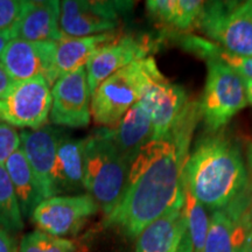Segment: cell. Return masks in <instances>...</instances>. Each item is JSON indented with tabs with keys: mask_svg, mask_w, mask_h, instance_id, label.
I'll use <instances>...</instances> for the list:
<instances>
[{
	"mask_svg": "<svg viewBox=\"0 0 252 252\" xmlns=\"http://www.w3.org/2000/svg\"><path fill=\"white\" fill-rule=\"evenodd\" d=\"M185 166L169 134L150 141L132 162L125 193L106 216V225L138 237L150 223L185 201Z\"/></svg>",
	"mask_w": 252,
	"mask_h": 252,
	"instance_id": "cell-1",
	"label": "cell"
},
{
	"mask_svg": "<svg viewBox=\"0 0 252 252\" xmlns=\"http://www.w3.org/2000/svg\"><path fill=\"white\" fill-rule=\"evenodd\" d=\"M184 180L198 202L224 209L249 185L239 145L222 131L202 137L188 156Z\"/></svg>",
	"mask_w": 252,
	"mask_h": 252,
	"instance_id": "cell-2",
	"label": "cell"
},
{
	"mask_svg": "<svg viewBox=\"0 0 252 252\" xmlns=\"http://www.w3.org/2000/svg\"><path fill=\"white\" fill-rule=\"evenodd\" d=\"M84 189L108 216L122 201L130 165L119 152L111 128L100 127L84 139Z\"/></svg>",
	"mask_w": 252,
	"mask_h": 252,
	"instance_id": "cell-3",
	"label": "cell"
},
{
	"mask_svg": "<svg viewBox=\"0 0 252 252\" xmlns=\"http://www.w3.org/2000/svg\"><path fill=\"white\" fill-rule=\"evenodd\" d=\"M152 56L135 61L106 78L91 94V117L94 124L113 128L125 113L139 102L145 88L160 74Z\"/></svg>",
	"mask_w": 252,
	"mask_h": 252,
	"instance_id": "cell-4",
	"label": "cell"
},
{
	"mask_svg": "<svg viewBox=\"0 0 252 252\" xmlns=\"http://www.w3.org/2000/svg\"><path fill=\"white\" fill-rule=\"evenodd\" d=\"M207 80L201 115L208 133L220 132L248 105L244 81L237 72L216 59H207Z\"/></svg>",
	"mask_w": 252,
	"mask_h": 252,
	"instance_id": "cell-5",
	"label": "cell"
},
{
	"mask_svg": "<svg viewBox=\"0 0 252 252\" xmlns=\"http://www.w3.org/2000/svg\"><path fill=\"white\" fill-rule=\"evenodd\" d=\"M198 30L231 54L252 56V12L247 1L206 2Z\"/></svg>",
	"mask_w": 252,
	"mask_h": 252,
	"instance_id": "cell-6",
	"label": "cell"
},
{
	"mask_svg": "<svg viewBox=\"0 0 252 252\" xmlns=\"http://www.w3.org/2000/svg\"><path fill=\"white\" fill-rule=\"evenodd\" d=\"M163 42L161 35L154 37L149 34L143 35H122L118 34L112 41L103 45L94 53L88 61L87 75L90 94L106 78L139 60L150 58Z\"/></svg>",
	"mask_w": 252,
	"mask_h": 252,
	"instance_id": "cell-7",
	"label": "cell"
},
{
	"mask_svg": "<svg viewBox=\"0 0 252 252\" xmlns=\"http://www.w3.org/2000/svg\"><path fill=\"white\" fill-rule=\"evenodd\" d=\"M130 1H60L62 36L84 37L115 32L121 15L131 8Z\"/></svg>",
	"mask_w": 252,
	"mask_h": 252,
	"instance_id": "cell-8",
	"label": "cell"
},
{
	"mask_svg": "<svg viewBox=\"0 0 252 252\" xmlns=\"http://www.w3.org/2000/svg\"><path fill=\"white\" fill-rule=\"evenodd\" d=\"M52 109V87L43 76L17 82L0 99V123L37 130L48 121Z\"/></svg>",
	"mask_w": 252,
	"mask_h": 252,
	"instance_id": "cell-9",
	"label": "cell"
},
{
	"mask_svg": "<svg viewBox=\"0 0 252 252\" xmlns=\"http://www.w3.org/2000/svg\"><path fill=\"white\" fill-rule=\"evenodd\" d=\"M98 209L89 194L54 196L40 203L31 219L40 231L63 238L78 234Z\"/></svg>",
	"mask_w": 252,
	"mask_h": 252,
	"instance_id": "cell-10",
	"label": "cell"
},
{
	"mask_svg": "<svg viewBox=\"0 0 252 252\" xmlns=\"http://www.w3.org/2000/svg\"><path fill=\"white\" fill-rule=\"evenodd\" d=\"M90 103L87 68L81 67L60 77L52 87L50 121L59 126L86 127L91 121Z\"/></svg>",
	"mask_w": 252,
	"mask_h": 252,
	"instance_id": "cell-11",
	"label": "cell"
},
{
	"mask_svg": "<svg viewBox=\"0 0 252 252\" xmlns=\"http://www.w3.org/2000/svg\"><path fill=\"white\" fill-rule=\"evenodd\" d=\"M139 102L152 121L153 140L167 137L173 124L188 103V94L160 72L145 88Z\"/></svg>",
	"mask_w": 252,
	"mask_h": 252,
	"instance_id": "cell-12",
	"label": "cell"
},
{
	"mask_svg": "<svg viewBox=\"0 0 252 252\" xmlns=\"http://www.w3.org/2000/svg\"><path fill=\"white\" fill-rule=\"evenodd\" d=\"M56 43L32 42L21 39H12L8 42L0 61L15 82L28 81L43 76L53 87L52 72L54 67Z\"/></svg>",
	"mask_w": 252,
	"mask_h": 252,
	"instance_id": "cell-13",
	"label": "cell"
},
{
	"mask_svg": "<svg viewBox=\"0 0 252 252\" xmlns=\"http://www.w3.org/2000/svg\"><path fill=\"white\" fill-rule=\"evenodd\" d=\"M63 134L61 130L48 125L37 130H24L20 133L21 150L30 162L46 200L55 196L53 171L59 143Z\"/></svg>",
	"mask_w": 252,
	"mask_h": 252,
	"instance_id": "cell-14",
	"label": "cell"
},
{
	"mask_svg": "<svg viewBox=\"0 0 252 252\" xmlns=\"http://www.w3.org/2000/svg\"><path fill=\"white\" fill-rule=\"evenodd\" d=\"M11 35L12 39L32 42H59L62 39L60 30V1H25L23 14Z\"/></svg>",
	"mask_w": 252,
	"mask_h": 252,
	"instance_id": "cell-15",
	"label": "cell"
},
{
	"mask_svg": "<svg viewBox=\"0 0 252 252\" xmlns=\"http://www.w3.org/2000/svg\"><path fill=\"white\" fill-rule=\"evenodd\" d=\"M248 212L232 207L214 212L203 252H248Z\"/></svg>",
	"mask_w": 252,
	"mask_h": 252,
	"instance_id": "cell-16",
	"label": "cell"
},
{
	"mask_svg": "<svg viewBox=\"0 0 252 252\" xmlns=\"http://www.w3.org/2000/svg\"><path fill=\"white\" fill-rule=\"evenodd\" d=\"M184 202L150 223L138 236L135 252H178L180 243L187 231Z\"/></svg>",
	"mask_w": 252,
	"mask_h": 252,
	"instance_id": "cell-17",
	"label": "cell"
},
{
	"mask_svg": "<svg viewBox=\"0 0 252 252\" xmlns=\"http://www.w3.org/2000/svg\"><path fill=\"white\" fill-rule=\"evenodd\" d=\"M206 2L198 0H150L146 9L162 33H190L198 30Z\"/></svg>",
	"mask_w": 252,
	"mask_h": 252,
	"instance_id": "cell-18",
	"label": "cell"
},
{
	"mask_svg": "<svg viewBox=\"0 0 252 252\" xmlns=\"http://www.w3.org/2000/svg\"><path fill=\"white\" fill-rule=\"evenodd\" d=\"M84 139L63 134L53 171L54 195L78 193L84 189Z\"/></svg>",
	"mask_w": 252,
	"mask_h": 252,
	"instance_id": "cell-19",
	"label": "cell"
},
{
	"mask_svg": "<svg viewBox=\"0 0 252 252\" xmlns=\"http://www.w3.org/2000/svg\"><path fill=\"white\" fill-rule=\"evenodd\" d=\"M111 130L116 146L130 167L154 135L152 121L140 102L135 103Z\"/></svg>",
	"mask_w": 252,
	"mask_h": 252,
	"instance_id": "cell-20",
	"label": "cell"
},
{
	"mask_svg": "<svg viewBox=\"0 0 252 252\" xmlns=\"http://www.w3.org/2000/svg\"><path fill=\"white\" fill-rule=\"evenodd\" d=\"M117 35L118 33L115 31L84 37L62 36V39L56 43L54 67L52 72L53 86L60 77L81 67H86L94 53Z\"/></svg>",
	"mask_w": 252,
	"mask_h": 252,
	"instance_id": "cell-21",
	"label": "cell"
},
{
	"mask_svg": "<svg viewBox=\"0 0 252 252\" xmlns=\"http://www.w3.org/2000/svg\"><path fill=\"white\" fill-rule=\"evenodd\" d=\"M5 168L13 185L23 217H32L36 207L46 198L21 147L8 158Z\"/></svg>",
	"mask_w": 252,
	"mask_h": 252,
	"instance_id": "cell-22",
	"label": "cell"
},
{
	"mask_svg": "<svg viewBox=\"0 0 252 252\" xmlns=\"http://www.w3.org/2000/svg\"><path fill=\"white\" fill-rule=\"evenodd\" d=\"M182 45L189 52H193L204 60L216 59L228 65L242 78L252 80V56H239L226 52L219 45L200 36L187 35L181 40Z\"/></svg>",
	"mask_w": 252,
	"mask_h": 252,
	"instance_id": "cell-23",
	"label": "cell"
},
{
	"mask_svg": "<svg viewBox=\"0 0 252 252\" xmlns=\"http://www.w3.org/2000/svg\"><path fill=\"white\" fill-rule=\"evenodd\" d=\"M0 229L9 235L24 229L23 214L5 166H0Z\"/></svg>",
	"mask_w": 252,
	"mask_h": 252,
	"instance_id": "cell-24",
	"label": "cell"
},
{
	"mask_svg": "<svg viewBox=\"0 0 252 252\" xmlns=\"http://www.w3.org/2000/svg\"><path fill=\"white\" fill-rule=\"evenodd\" d=\"M185 186V204L184 212L186 222H187V229L190 235L191 242H193L194 252H203L204 244L208 236V230H209L210 219L204 209V206L200 203L191 195L190 191L186 185Z\"/></svg>",
	"mask_w": 252,
	"mask_h": 252,
	"instance_id": "cell-25",
	"label": "cell"
},
{
	"mask_svg": "<svg viewBox=\"0 0 252 252\" xmlns=\"http://www.w3.org/2000/svg\"><path fill=\"white\" fill-rule=\"evenodd\" d=\"M18 252H77V245L70 239L36 230L21 238Z\"/></svg>",
	"mask_w": 252,
	"mask_h": 252,
	"instance_id": "cell-26",
	"label": "cell"
},
{
	"mask_svg": "<svg viewBox=\"0 0 252 252\" xmlns=\"http://www.w3.org/2000/svg\"><path fill=\"white\" fill-rule=\"evenodd\" d=\"M20 147V133L17 128L5 123H0V166H5L8 158Z\"/></svg>",
	"mask_w": 252,
	"mask_h": 252,
	"instance_id": "cell-27",
	"label": "cell"
},
{
	"mask_svg": "<svg viewBox=\"0 0 252 252\" xmlns=\"http://www.w3.org/2000/svg\"><path fill=\"white\" fill-rule=\"evenodd\" d=\"M25 1L0 0V32L12 33L24 11Z\"/></svg>",
	"mask_w": 252,
	"mask_h": 252,
	"instance_id": "cell-28",
	"label": "cell"
},
{
	"mask_svg": "<svg viewBox=\"0 0 252 252\" xmlns=\"http://www.w3.org/2000/svg\"><path fill=\"white\" fill-rule=\"evenodd\" d=\"M15 84H17V82L12 78L4 64L0 61V99L4 98L6 94L13 89Z\"/></svg>",
	"mask_w": 252,
	"mask_h": 252,
	"instance_id": "cell-29",
	"label": "cell"
},
{
	"mask_svg": "<svg viewBox=\"0 0 252 252\" xmlns=\"http://www.w3.org/2000/svg\"><path fill=\"white\" fill-rule=\"evenodd\" d=\"M0 252H18L13 236L1 229H0Z\"/></svg>",
	"mask_w": 252,
	"mask_h": 252,
	"instance_id": "cell-30",
	"label": "cell"
},
{
	"mask_svg": "<svg viewBox=\"0 0 252 252\" xmlns=\"http://www.w3.org/2000/svg\"><path fill=\"white\" fill-rule=\"evenodd\" d=\"M245 166H247L249 185L252 188V140L247 145V163Z\"/></svg>",
	"mask_w": 252,
	"mask_h": 252,
	"instance_id": "cell-31",
	"label": "cell"
},
{
	"mask_svg": "<svg viewBox=\"0 0 252 252\" xmlns=\"http://www.w3.org/2000/svg\"><path fill=\"white\" fill-rule=\"evenodd\" d=\"M248 226V252H252V206L247 214Z\"/></svg>",
	"mask_w": 252,
	"mask_h": 252,
	"instance_id": "cell-32",
	"label": "cell"
},
{
	"mask_svg": "<svg viewBox=\"0 0 252 252\" xmlns=\"http://www.w3.org/2000/svg\"><path fill=\"white\" fill-rule=\"evenodd\" d=\"M12 40V35L11 33L8 32H0V58H1L2 53L6 47H7L8 42Z\"/></svg>",
	"mask_w": 252,
	"mask_h": 252,
	"instance_id": "cell-33",
	"label": "cell"
},
{
	"mask_svg": "<svg viewBox=\"0 0 252 252\" xmlns=\"http://www.w3.org/2000/svg\"><path fill=\"white\" fill-rule=\"evenodd\" d=\"M244 86H245V94H247L248 103L252 105V80H248V78H243Z\"/></svg>",
	"mask_w": 252,
	"mask_h": 252,
	"instance_id": "cell-34",
	"label": "cell"
},
{
	"mask_svg": "<svg viewBox=\"0 0 252 252\" xmlns=\"http://www.w3.org/2000/svg\"><path fill=\"white\" fill-rule=\"evenodd\" d=\"M248 2V6L249 8H250V11L252 12V0H250V1H247Z\"/></svg>",
	"mask_w": 252,
	"mask_h": 252,
	"instance_id": "cell-35",
	"label": "cell"
}]
</instances>
